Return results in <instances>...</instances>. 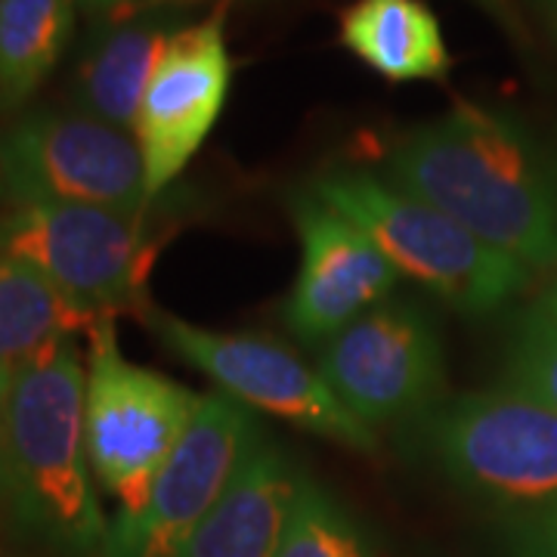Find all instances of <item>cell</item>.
Masks as SVG:
<instances>
[{
  "mask_svg": "<svg viewBox=\"0 0 557 557\" xmlns=\"http://www.w3.org/2000/svg\"><path fill=\"white\" fill-rule=\"evenodd\" d=\"M7 205H87L149 214L146 168L131 131L81 109H35L0 131Z\"/></svg>",
  "mask_w": 557,
  "mask_h": 557,
  "instance_id": "obj_8",
  "label": "cell"
},
{
  "mask_svg": "<svg viewBox=\"0 0 557 557\" xmlns=\"http://www.w3.org/2000/svg\"><path fill=\"white\" fill-rule=\"evenodd\" d=\"M87 366L75 341L28 362L7 399V523L53 557H102L109 523L84 443Z\"/></svg>",
  "mask_w": 557,
  "mask_h": 557,
  "instance_id": "obj_2",
  "label": "cell"
},
{
  "mask_svg": "<svg viewBox=\"0 0 557 557\" xmlns=\"http://www.w3.org/2000/svg\"><path fill=\"white\" fill-rule=\"evenodd\" d=\"M230 87L233 60L226 47V7L220 3L171 38L139 102L134 139L149 199L164 196L183 177L223 115Z\"/></svg>",
  "mask_w": 557,
  "mask_h": 557,
  "instance_id": "obj_11",
  "label": "cell"
},
{
  "mask_svg": "<svg viewBox=\"0 0 557 557\" xmlns=\"http://www.w3.org/2000/svg\"><path fill=\"white\" fill-rule=\"evenodd\" d=\"M440 471L505 515L557 508V409L515 384L446 399L424 421Z\"/></svg>",
  "mask_w": 557,
  "mask_h": 557,
  "instance_id": "obj_5",
  "label": "cell"
},
{
  "mask_svg": "<svg viewBox=\"0 0 557 557\" xmlns=\"http://www.w3.org/2000/svg\"><path fill=\"white\" fill-rule=\"evenodd\" d=\"M471 3L496 22L498 28H502V35L511 40L518 50H523V53L533 50V32H530L527 16H523L520 0H471Z\"/></svg>",
  "mask_w": 557,
  "mask_h": 557,
  "instance_id": "obj_21",
  "label": "cell"
},
{
  "mask_svg": "<svg viewBox=\"0 0 557 557\" xmlns=\"http://www.w3.org/2000/svg\"><path fill=\"white\" fill-rule=\"evenodd\" d=\"M505 381L533 391L536 397L552 403L557 409V325L548 322L539 310L527 307L515 322L505 341L502 357Z\"/></svg>",
  "mask_w": 557,
  "mask_h": 557,
  "instance_id": "obj_19",
  "label": "cell"
},
{
  "mask_svg": "<svg viewBox=\"0 0 557 557\" xmlns=\"http://www.w3.org/2000/svg\"><path fill=\"white\" fill-rule=\"evenodd\" d=\"M317 369L347 412L372 431L437 412L446 354L437 319L409 298H387L319 344Z\"/></svg>",
  "mask_w": 557,
  "mask_h": 557,
  "instance_id": "obj_9",
  "label": "cell"
},
{
  "mask_svg": "<svg viewBox=\"0 0 557 557\" xmlns=\"http://www.w3.org/2000/svg\"><path fill=\"white\" fill-rule=\"evenodd\" d=\"M87 13L109 20V16H127V13H139L149 7H161V3H174V0H75ZM180 7V3H177Z\"/></svg>",
  "mask_w": 557,
  "mask_h": 557,
  "instance_id": "obj_22",
  "label": "cell"
},
{
  "mask_svg": "<svg viewBox=\"0 0 557 557\" xmlns=\"http://www.w3.org/2000/svg\"><path fill=\"white\" fill-rule=\"evenodd\" d=\"M304 474L260 431L226 493L174 557H278Z\"/></svg>",
  "mask_w": 557,
  "mask_h": 557,
  "instance_id": "obj_13",
  "label": "cell"
},
{
  "mask_svg": "<svg viewBox=\"0 0 557 557\" xmlns=\"http://www.w3.org/2000/svg\"><path fill=\"white\" fill-rule=\"evenodd\" d=\"M533 310H539L542 317L548 319V322H555L557 325V273L548 278V285L539 292L536 304H533Z\"/></svg>",
  "mask_w": 557,
  "mask_h": 557,
  "instance_id": "obj_25",
  "label": "cell"
},
{
  "mask_svg": "<svg viewBox=\"0 0 557 557\" xmlns=\"http://www.w3.org/2000/svg\"><path fill=\"white\" fill-rule=\"evenodd\" d=\"M87 335V458L97 483L119 502V515H137L205 394L124 357L112 317L97 319Z\"/></svg>",
  "mask_w": 557,
  "mask_h": 557,
  "instance_id": "obj_4",
  "label": "cell"
},
{
  "mask_svg": "<svg viewBox=\"0 0 557 557\" xmlns=\"http://www.w3.org/2000/svg\"><path fill=\"white\" fill-rule=\"evenodd\" d=\"M307 189L366 230L399 278H412L465 317H490L533 285V273L520 263L384 174L350 164L325 168Z\"/></svg>",
  "mask_w": 557,
  "mask_h": 557,
  "instance_id": "obj_3",
  "label": "cell"
},
{
  "mask_svg": "<svg viewBox=\"0 0 557 557\" xmlns=\"http://www.w3.org/2000/svg\"><path fill=\"white\" fill-rule=\"evenodd\" d=\"M384 177L533 278L557 273V137L530 119L458 102L391 146Z\"/></svg>",
  "mask_w": 557,
  "mask_h": 557,
  "instance_id": "obj_1",
  "label": "cell"
},
{
  "mask_svg": "<svg viewBox=\"0 0 557 557\" xmlns=\"http://www.w3.org/2000/svg\"><path fill=\"white\" fill-rule=\"evenodd\" d=\"M174 3H180V7H183V3H193V0H174ZM220 3H226V0H220Z\"/></svg>",
  "mask_w": 557,
  "mask_h": 557,
  "instance_id": "obj_27",
  "label": "cell"
},
{
  "mask_svg": "<svg viewBox=\"0 0 557 557\" xmlns=\"http://www.w3.org/2000/svg\"><path fill=\"white\" fill-rule=\"evenodd\" d=\"M278 557H381L362 523L304 474Z\"/></svg>",
  "mask_w": 557,
  "mask_h": 557,
  "instance_id": "obj_18",
  "label": "cell"
},
{
  "mask_svg": "<svg viewBox=\"0 0 557 557\" xmlns=\"http://www.w3.org/2000/svg\"><path fill=\"white\" fill-rule=\"evenodd\" d=\"M97 317L81 310L32 263L0 255V381L35 362L78 332H90Z\"/></svg>",
  "mask_w": 557,
  "mask_h": 557,
  "instance_id": "obj_16",
  "label": "cell"
},
{
  "mask_svg": "<svg viewBox=\"0 0 557 557\" xmlns=\"http://www.w3.org/2000/svg\"><path fill=\"white\" fill-rule=\"evenodd\" d=\"M7 205V193H3V183H0V208Z\"/></svg>",
  "mask_w": 557,
  "mask_h": 557,
  "instance_id": "obj_26",
  "label": "cell"
},
{
  "mask_svg": "<svg viewBox=\"0 0 557 557\" xmlns=\"http://www.w3.org/2000/svg\"><path fill=\"white\" fill-rule=\"evenodd\" d=\"M341 47L391 84L446 81L453 53L424 0H354L341 10Z\"/></svg>",
  "mask_w": 557,
  "mask_h": 557,
  "instance_id": "obj_15",
  "label": "cell"
},
{
  "mask_svg": "<svg viewBox=\"0 0 557 557\" xmlns=\"http://www.w3.org/2000/svg\"><path fill=\"white\" fill-rule=\"evenodd\" d=\"M7 399L10 381H0V523H7Z\"/></svg>",
  "mask_w": 557,
  "mask_h": 557,
  "instance_id": "obj_23",
  "label": "cell"
},
{
  "mask_svg": "<svg viewBox=\"0 0 557 557\" xmlns=\"http://www.w3.org/2000/svg\"><path fill=\"white\" fill-rule=\"evenodd\" d=\"M300 245L298 276L282 300V322L295 338L325 344L381 300L394 298L399 273L350 218L313 196L307 183L288 196Z\"/></svg>",
  "mask_w": 557,
  "mask_h": 557,
  "instance_id": "obj_12",
  "label": "cell"
},
{
  "mask_svg": "<svg viewBox=\"0 0 557 557\" xmlns=\"http://www.w3.org/2000/svg\"><path fill=\"white\" fill-rule=\"evenodd\" d=\"M75 0H0V115L20 112L75 35Z\"/></svg>",
  "mask_w": 557,
  "mask_h": 557,
  "instance_id": "obj_17",
  "label": "cell"
},
{
  "mask_svg": "<svg viewBox=\"0 0 557 557\" xmlns=\"http://www.w3.org/2000/svg\"><path fill=\"white\" fill-rule=\"evenodd\" d=\"M502 545L508 557H557V508L505 515Z\"/></svg>",
  "mask_w": 557,
  "mask_h": 557,
  "instance_id": "obj_20",
  "label": "cell"
},
{
  "mask_svg": "<svg viewBox=\"0 0 557 557\" xmlns=\"http://www.w3.org/2000/svg\"><path fill=\"white\" fill-rule=\"evenodd\" d=\"M260 428L248 406L211 391L137 515L109 523L102 557H174L226 493Z\"/></svg>",
  "mask_w": 557,
  "mask_h": 557,
  "instance_id": "obj_10",
  "label": "cell"
},
{
  "mask_svg": "<svg viewBox=\"0 0 557 557\" xmlns=\"http://www.w3.org/2000/svg\"><path fill=\"white\" fill-rule=\"evenodd\" d=\"M183 25L177 3L97 22L72 75V109L134 131L149 78Z\"/></svg>",
  "mask_w": 557,
  "mask_h": 557,
  "instance_id": "obj_14",
  "label": "cell"
},
{
  "mask_svg": "<svg viewBox=\"0 0 557 557\" xmlns=\"http://www.w3.org/2000/svg\"><path fill=\"white\" fill-rule=\"evenodd\" d=\"M159 248L161 242L149 233V214L87 205L0 208V255L32 263L97 319H146Z\"/></svg>",
  "mask_w": 557,
  "mask_h": 557,
  "instance_id": "obj_6",
  "label": "cell"
},
{
  "mask_svg": "<svg viewBox=\"0 0 557 557\" xmlns=\"http://www.w3.org/2000/svg\"><path fill=\"white\" fill-rule=\"evenodd\" d=\"M527 10H530V16L548 32V38L557 44V0H520Z\"/></svg>",
  "mask_w": 557,
  "mask_h": 557,
  "instance_id": "obj_24",
  "label": "cell"
},
{
  "mask_svg": "<svg viewBox=\"0 0 557 557\" xmlns=\"http://www.w3.org/2000/svg\"><path fill=\"white\" fill-rule=\"evenodd\" d=\"M143 325L164 350L201 372L220 394L233 397L251 412L282 418L313 437L332 440L359 456L381 449L379 431L344 409L317 366L285 347L282 341L255 332H214L196 322L149 310Z\"/></svg>",
  "mask_w": 557,
  "mask_h": 557,
  "instance_id": "obj_7",
  "label": "cell"
}]
</instances>
